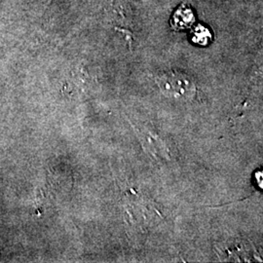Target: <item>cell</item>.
Returning <instances> with one entry per match:
<instances>
[{"label": "cell", "mask_w": 263, "mask_h": 263, "mask_svg": "<svg viewBox=\"0 0 263 263\" xmlns=\"http://www.w3.org/2000/svg\"><path fill=\"white\" fill-rule=\"evenodd\" d=\"M158 85L163 94L179 101L190 100L196 92L192 79L179 71H169L160 76Z\"/></svg>", "instance_id": "6da1fadb"}, {"label": "cell", "mask_w": 263, "mask_h": 263, "mask_svg": "<svg viewBox=\"0 0 263 263\" xmlns=\"http://www.w3.org/2000/svg\"><path fill=\"white\" fill-rule=\"evenodd\" d=\"M174 19H175V28H186L191 25L194 18L191 10L187 8H180L176 12Z\"/></svg>", "instance_id": "7a4b0ae2"}, {"label": "cell", "mask_w": 263, "mask_h": 263, "mask_svg": "<svg viewBox=\"0 0 263 263\" xmlns=\"http://www.w3.org/2000/svg\"><path fill=\"white\" fill-rule=\"evenodd\" d=\"M192 39L198 45L206 46L212 40V34L209 31V29L202 26H199L193 30Z\"/></svg>", "instance_id": "3957f363"}]
</instances>
